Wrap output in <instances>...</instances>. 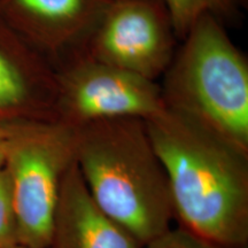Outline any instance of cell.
<instances>
[{
    "label": "cell",
    "instance_id": "10",
    "mask_svg": "<svg viewBox=\"0 0 248 248\" xmlns=\"http://www.w3.org/2000/svg\"><path fill=\"white\" fill-rule=\"evenodd\" d=\"M179 40L202 15L215 16L223 24L237 23L243 16L245 0H164Z\"/></svg>",
    "mask_w": 248,
    "mask_h": 248
},
{
    "label": "cell",
    "instance_id": "9",
    "mask_svg": "<svg viewBox=\"0 0 248 248\" xmlns=\"http://www.w3.org/2000/svg\"><path fill=\"white\" fill-rule=\"evenodd\" d=\"M48 248H144L95 203L75 161L62 177Z\"/></svg>",
    "mask_w": 248,
    "mask_h": 248
},
{
    "label": "cell",
    "instance_id": "12",
    "mask_svg": "<svg viewBox=\"0 0 248 248\" xmlns=\"http://www.w3.org/2000/svg\"><path fill=\"white\" fill-rule=\"evenodd\" d=\"M144 248H248V247H223L214 245L188 233L179 226L173 228L159 239L148 244Z\"/></svg>",
    "mask_w": 248,
    "mask_h": 248
},
{
    "label": "cell",
    "instance_id": "11",
    "mask_svg": "<svg viewBox=\"0 0 248 248\" xmlns=\"http://www.w3.org/2000/svg\"><path fill=\"white\" fill-rule=\"evenodd\" d=\"M18 245L17 222L8 172L0 169V248Z\"/></svg>",
    "mask_w": 248,
    "mask_h": 248
},
{
    "label": "cell",
    "instance_id": "4",
    "mask_svg": "<svg viewBox=\"0 0 248 248\" xmlns=\"http://www.w3.org/2000/svg\"><path fill=\"white\" fill-rule=\"evenodd\" d=\"M74 128L59 121H15L6 151L18 245L48 248L59 190L74 162Z\"/></svg>",
    "mask_w": 248,
    "mask_h": 248
},
{
    "label": "cell",
    "instance_id": "5",
    "mask_svg": "<svg viewBox=\"0 0 248 248\" xmlns=\"http://www.w3.org/2000/svg\"><path fill=\"white\" fill-rule=\"evenodd\" d=\"M55 69V119L71 128L99 120L146 121L166 109L159 82L75 54Z\"/></svg>",
    "mask_w": 248,
    "mask_h": 248
},
{
    "label": "cell",
    "instance_id": "8",
    "mask_svg": "<svg viewBox=\"0 0 248 248\" xmlns=\"http://www.w3.org/2000/svg\"><path fill=\"white\" fill-rule=\"evenodd\" d=\"M55 69L0 16V121H57Z\"/></svg>",
    "mask_w": 248,
    "mask_h": 248
},
{
    "label": "cell",
    "instance_id": "2",
    "mask_svg": "<svg viewBox=\"0 0 248 248\" xmlns=\"http://www.w3.org/2000/svg\"><path fill=\"white\" fill-rule=\"evenodd\" d=\"M74 160L95 203L142 247L173 228L168 178L144 120L115 117L74 128Z\"/></svg>",
    "mask_w": 248,
    "mask_h": 248
},
{
    "label": "cell",
    "instance_id": "6",
    "mask_svg": "<svg viewBox=\"0 0 248 248\" xmlns=\"http://www.w3.org/2000/svg\"><path fill=\"white\" fill-rule=\"evenodd\" d=\"M178 44L164 0H113L80 54L159 82Z\"/></svg>",
    "mask_w": 248,
    "mask_h": 248
},
{
    "label": "cell",
    "instance_id": "7",
    "mask_svg": "<svg viewBox=\"0 0 248 248\" xmlns=\"http://www.w3.org/2000/svg\"><path fill=\"white\" fill-rule=\"evenodd\" d=\"M113 0H0V16L55 68L78 54Z\"/></svg>",
    "mask_w": 248,
    "mask_h": 248
},
{
    "label": "cell",
    "instance_id": "14",
    "mask_svg": "<svg viewBox=\"0 0 248 248\" xmlns=\"http://www.w3.org/2000/svg\"><path fill=\"white\" fill-rule=\"evenodd\" d=\"M8 248H29V247L23 246V245H15V246H12V247H8Z\"/></svg>",
    "mask_w": 248,
    "mask_h": 248
},
{
    "label": "cell",
    "instance_id": "13",
    "mask_svg": "<svg viewBox=\"0 0 248 248\" xmlns=\"http://www.w3.org/2000/svg\"><path fill=\"white\" fill-rule=\"evenodd\" d=\"M15 121H0V169L4 167L6 151Z\"/></svg>",
    "mask_w": 248,
    "mask_h": 248
},
{
    "label": "cell",
    "instance_id": "3",
    "mask_svg": "<svg viewBox=\"0 0 248 248\" xmlns=\"http://www.w3.org/2000/svg\"><path fill=\"white\" fill-rule=\"evenodd\" d=\"M161 80L167 108L248 151V60L225 24L209 14L198 18Z\"/></svg>",
    "mask_w": 248,
    "mask_h": 248
},
{
    "label": "cell",
    "instance_id": "1",
    "mask_svg": "<svg viewBox=\"0 0 248 248\" xmlns=\"http://www.w3.org/2000/svg\"><path fill=\"white\" fill-rule=\"evenodd\" d=\"M145 124L177 226L207 243L248 247V151L167 107Z\"/></svg>",
    "mask_w": 248,
    "mask_h": 248
}]
</instances>
